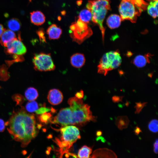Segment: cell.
Returning a JSON list of instances; mask_svg holds the SVG:
<instances>
[{"label":"cell","mask_w":158,"mask_h":158,"mask_svg":"<svg viewBox=\"0 0 158 158\" xmlns=\"http://www.w3.org/2000/svg\"><path fill=\"white\" fill-rule=\"evenodd\" d=\"M14 112L5 123L7 130L13 139L25 147L37 135L35 118L34 114L28 113L23 106Z\"/></svg>","instance_id":"cell-1"},{"label":"cell","mask_w":158,"mask_h":158,"mask_svg":"<svg viewBox=\"0 0 158 158\" xmlns=\"http://www.w3.org/2000/svg\"><path fill=\"white\" fill-rule=\"evenodd\" d=\"M68 102L69 107L61 109L57 115L51 120L54 124L62 126L68 125L83 126L90 121H96L88 104L83 103L82 99L76 97H71Z\"/></svg>","instance_id":"cell-2"},{"label":"cell","mask_w":158,"mask_h":158,"mask_svg":"<svg viewBox=\"0 0 158 158\" xmlns=\"http://www.w3.org/2000/svg\"><path fill=\"white\" fill-rule=\"evenodd\" d=\"M148 5L144 0H121L118 10L122 21L128 20L135 23Z\"/></svg>","instance_id":"cell-3"},{"label":"cell","mask_w":158,"mask_h":158,"mask_svg":"<svg viewBox=\"0 0 158 158\" xmlns=\"http://www.w3.org/2000/svg\"><path fill=\"white\" fill-rule=\"evenodd\" d=\"M86 7L91 13L92 21L98 26L104 41L105 28L103 23L107 11L110 9V0H90Z\"/></svg>","instance_id":"cell-4"},{"label":"cell","mask_w":158,"mask_h":158,"mask_svg":"<svg viewBox=\"0 0 158 158\" xmlns=\"http://www.w3.org/2000/svg\"><path fill=\"white\" fill-rule=\"evenodd\" d=\"M61 136L55 139V142L59 146L61 156L67 153L76 141L80 138L79 130L73 125L63 127L60 130Z\"/></svg>","instance_id":"cell-5"},{"label":"cell","mask_w":158,"mask_h":158,"mask_svg":"<svg viewBox=\"0 0 158 158\" xmlns=\"http://www.w3.org/2000/svg\"><path fill=\"white\" fill-rule=\"evenodd\" d=\"M121 62V58L118 51L108 52L100 59L97 66L98 73L105 75L109 71L118 68Z\"/></svg>","instance_id":"cell-6"},{"label":"cell","mask_w":158,"mask_h":158,"mask_svg":"<svg viewBox=\"0 0 158 158\" xmlns=\"http://www.w3.org/2000/svg\"><path fill=\"white\" fill-rule=\"evenodd\" d=\"M69 33L73 41L80 44L92 35V31L88 24L78 18L70 25Z\"/></svg>","instance_id":"cell-7"},{"label":"cell","mask_w":158,"mask_h":158,"mask_svg":"<svg viewBox=\"0 0 158 158\" xmlns=\"http://www.w3.org/2000/svg\"><path fill=\"white\" fill-rule=\"evenodd\" d=\"M34 69L40 71H53L55 66L50 54L40 53L34 55L32 59Z\"/></svg>","instance_id":"cell-8"},{"label":"cell","mask_w":158,"mask_h":158,"mask_svg":"<svg viewBox=\"0 0 158 158\" xmlns=\"http://www.w3.org/2000/svg\"><path fill=\"white\" fill-rule=\"evenodd\" d=\"M6 47L8 54L15 56H21L27 52V49L20 39L16 38L9 43Z\"/></svg>","instance_id":"cell-9"},{"label":"cell","mask_w":158,"mask_h":158,"mask_svg":"<svg viewBox=\"0 0 158 158\" xmlns=\"http://www.w3.org/2000/svg\"><path fill=\"white\" fill-rule=\"evenodd\" d=\"M47 98L50 104L55 105L60 104L62 102L63 96L62 93L59 90L54 89L49 90Z\"/></svg>","instance_id":"cell-10"},{"label":"cell","mask_w":158,"mask_h":158,"mask_svg":"<svg viewBox=\"0 0 158 158\" xmlns=\"http://www.w3.org/2000/svg\"><path fill=\"white\" fill-rule=\"evenodd\" d=\"M91 158H117V156L112 150L104 148L95 150Z\"/></svg>","instance_id":"cell-11"},{"label":"cell","mask_w":158,"mask_h":158,"mask_svg":"<svg viewBox=\"0 0 158 158\" xmlns=\"http://www.w3.org/2000/svg\"><path fill=\"white\" fill-rule=\"evenodd\" d=\"M85 59L83 54L76 53L73 54L70 58V63L73 67L80 68L85 64Z\"/></svg>","instance_id":"cell-12"},{"label":"cell","mask_w":158,"mask_h":158,"mask_svg":"<svg viewBox=\"0 0 158 158\" xmlns=\"http://www.w3.org/2000/svg\"><path fill=\"white\" fill-rule=\"evenodd\" d=\"M47 33L49 40L58 39L62 33V30L56 24H52L48 28Z\"/></svg>","instance_id":"cell-13"},{"label":"cell","mask_w":158,"mask_h":158,"mask_svg":"<svg viewBox=\"0 0 158 158\" xmlns=\"http://www.w3.org/2000/svg\"><path fill=\"white\" fill-rule=\"evenodd\" d=\"M15 33L10 30H5L0 37V43L6 47L7 45L16 38Z\"/></svg>","instance_id":"cell-14"},{"label":"cell","mask_w":158,"mask_h":158,"mask_svg":"<svg viewBox=\"0 0 158 158\" xmlns=\"http://www.w3.org/2000/svg\"><path fill=\"white\" fill-rule=\"evenodd\" d=\"M30 19L31 22L37 26L43 24L45 21L44 15L42 12L39 11L31 12Z\"/></svg>","instance_id":"cell-15"},{"label":"cell","mask_w":158,"mask_h":158,"mask_svg":"<svg viewBox=\"0 0 158 158\" xmlns=\"http://www.w3.org/2000/svg\"><path fill=\"white\" fill-rule=\"evenodd\" d=\"M151 54H147L144 55H139L136 56L133 61V63L138 67H143L150 61Z\"/></svg>","instance_id":"cell-16"},{"label":"cell","mask_w":158,"mask_h":158,"mask_svg":"<svg viewBox=\"0 0 158 158\" xmlns=\"http://www.w3.org/2000/svg\"><path fill=\"white\" fill-rule=\"evenodd\" d=\"M122 21L120 16L116 14H112L107 18V24L111 29H115L119 27Z\"/></svg>","instance_id":"cell-17"},{"label":"cell","mask_w":158,"mask_h":158,"mask_svg":"<svg viewBox=\"0 0 158 158\" xmlns=\"http://www.w3.org/2000/svg\"><path fill=\"white\" fill-rule=\"evenodd\" d=\"M129 122L128 117L126 116H123L117 117L116 119L115 123L118 128L122 130L127 128Z\"/></svg>","instance_id":"cell-18"},{"label":"cell","mask_w":158,"mask_h":158,"mask_svg":"<svg viewBox=\"0 0 158 158\" xmlns=\"http://www.w3.org/2000/svg\"><path fill=\"white\" fill-rule=\"evenodd\" d=\"M158 0L152 1L147 7L148 13L154 18L158 16Z\"/></svg>","instance_id":"cell-19"},{"label":"cell","mask_w":158,"mask_h":158,"mask_svg":"<svg viewBox=\"0 0 158 158\" xmlns=\"http://www.w3.org/2000/svg\"><path fill=\"white\" fill-rule=\"evenodd\" d=\"M26 98L29 101L35 100L38 96V93L37 90L33 87L27 88L25 93Z\"/></svg>","instance_id":"cell-20"},{"label":"cell","mask_w":158,"mask_h":158,"mask_svg":"<svg viewBox=\"0 0 158 158\" xmlns=\"http://www.w3.org/2000/svg\"><path fill=\"white\" fill-rule=\"evenodd\" d=\"M92 152L91 148L84 145L78 150L77 156L79 158H91L90 155Z\"/></svg>","instance_id":"cell-21"},{"label":"cell","mask_w":158,"mask_h":158,"mask_svg":"<svg viewBox=\"0 0 158 158\" xmlns=\"http://www.w3.org/2000/svg\"><path fill=\"white\" fill-rule=\"evenodd\" d=\"M7 25L10 30L13 32L17 31L20 29L21 24L18 19L13 18L8 21Z\"/></svg>","instance_id":"cell-22"},{"label":"cell","mask_w":158,"mask_h":158,"mask_svg":"<svg viewBox=\"0 0 158 158\" xmlns=\"http://www.w3.org/2000/svg\"><path fill=\"white\" fill-rule=\"evenodd\" d=\"M92 14L90 11L88 9H84L80 12L78 18L88 24L92 19Z\"/></svg>","instance_id":"cell-23"},{"label":"cell","mask_w":158,"mask_h":158,"mask_svg":"<svg viewBox=\"0 0 158 158\" xmlns=\"http://www.w3.org/2000/svg\"><path fill=\"white\" fill-rule=\"evenodd\" d=\"M38 109V104L34 100L28 102L25 106L26 110L29 112H35Z\"/></svg>","instance_id":"cell-24"},{"label":"cell","mask_w":158,"mask_h":158,"mask_svg":"<svg viewBox=\"0 0 158 158\" xmlns=\"http://www.w3.org/2000/svg\"><path fill=\"white\" fill-rule=\"evenodd\" d=\"M158 120L153 119L149 123L148 128L150 130L154 133H157L158 131Z\"/></svg>","instance_id":"cell-25"},{"label":"cell","mask_w":158,"mask_h":158,"mask_svg":"<svg viewBox=\"0 0 158 158\" xmlns=\"http://www.w3.org/2000/svg\"><path fill=\"white\" fill-rule=\"evenodd\" d=\"M51 115L50 113L46 112L41 114L39 117L40 121L42 123H46L50 120Z\"/></svg>","instance_id":"cell-26"},{"label":"cell","mask_w":158,"mask_h":158,"mask_svg":"<svg viewBox=\"0 0 158 158\" xmlns=\"http://www.w3.org/2000/svg\"><path fill=\"white\" fill-rule=\"evenodd\" d=\"M12 98L18 105L20 106L24 101V97L20 94H15L13 96Z\"/></svg>","instance_id":"cell-27"},{"label":"cell","mask_w":158,"mask_h":158,"mask_svg":"<svg viewBox=\"0 0 158 158\" xmlns=\"http://www.w3.org/2000/svg\"><path fill=\"white\" fill-rule=\"evenodd\" d=\"M147 103V102L141 103V102L136 103V105L135 106V108L136 109V110L135 112V114H139L143 108L146 106Z\"/></svg>","instance_id":"cell-28"},{"label":"cell","mask_w":158,"mask_h":158,"mask_svg":"<svg viewBox=\"0 0 158 158\" xmlns=\"http://www.w3.org/2000/svg\"><path fill=\"white\" fill-rule=\"evenodd\" d=\"M37 33L41 42H46V38L44 36V32L43 29H39L37 31Z\"/></svg>","instance_id":"cell-29"},{"label":"cell","mask_w":158,"mask_h":158,"mask_svg":"<svg viewBox=\"0 0 158 158\" xmlns=\"http://www.w3.org/2000/svg\"><path fill=\"white\" fill-rule=\"evenodd\" d=\"M50 110V109L45 107H40L35 112L37 114H41L47 112Z\"/></svg>","instance_id":"cell-30"},{"label":"cell","mask_w":158,"mask_h":158,"mask_svg":"<svg viewBox=\"0 0 158 158\" xmlns=\"http://www.w3.org/2000/svg\"><path fill=\"white\" fill-rule=\"evenodd\" d=\"M123 97V96H114L112 97V100L114 103L122 102Z\"/></svg>","instance_id":"cell-31"},{"label":"cell","mask_w":158,"mask_h":158,"mask_svg":"<svg viewBox=\"0 0 158 158\" xmlns=\"http://www.w3.org/2000/svg\"><path fill=\"white\" fill-rule=\"evenodd\" d=\"M5 126V124L4 121L0 118V132H2L4 131Z\"/></svg>","instance_id":"cell-32"},{"label":"cell","mask_w":158,"mask_h":158,"mask_svg":"<svg viewBox=\"0 0 158 158\" xmlns=\"http://www.w3.org/2000/svg\"><path fill=\"white\" fill-rule=\"evenodd\" d=\"M158 139L156 140L153 144V151L156 154L158 153Z\"/></svg>","instance_id":"cell-33"},{"label":"cell","mask_w":158,"mask_h":158,"mask_svg":"<svg viewBox=\"0 0 158 158\" xmlns=\"http://www.w3.org/2000/svg\"><path fill=\"white\" fill-rule=\"evenodd\" d=\"M83 91L81 90L76 93L75 95V96L78 98L82 99L83 97Z\"/></svg>","instance_id":"cell-34"},{"label":"cell","mask_w":158,"mask_h":158,"mask_svg":"<svg viewBox=\"0 0 158 158\" xmlns=\"http://www.w3.org/2000/svg\"><path fill=\"white\" fill-rule=\"evenodd\" d=\"M134 132L135 134L136 135H138L140 132H142V130H141L140 128L138 126H137L135 128L134 130Z\"/></svg>","instance_id":"cell-35"},{"label":"cell","mask_w":158,"mask_h":158,"mask_svg":"<svg viewBox=\"0 0 158 158\" xmlns=\"http://www.w3.org/2000/svg\"><path fill=\"white\" fill-rule=\"evenodd\" d=\"M5 30V29L4 28L3 25L0 24V37Z\"/></svg>","instance_id":"cell-36"},{"label":"cell","mask_w":158,"mask_h":158,"mask_svg":"<svg viewBox=\"0 0 158 158\" xmlns=\"http://www.w3.org/2000/svg\"><path fill=\"white\" fill-rule=\"evenodd\" d=\"M102 134V132L100 130H98L97 132L96 135L97 136H100Z\"/></svg>","instance_id":"cell-37"},{"label":"cell","mask_w":158,"mask_h":158,"mask_svg":"<svg viewBox=\"0 0 158 158\" xmlns=\"http://www.w3.org/2000/svg\"><path fill=\"white\" fill-rule=\"evenodd\" d=\"M71 154L72 156V158H79L77 156L75 155V154L71 153Z\"/></svg>","instance_id":"cell-38"},{"label":"cell","mask_w":158,"mask_h":158,"mask_svg":"<svg viewBox=\"0 0 158 158\" xmlns=\"http://www.w3.org/2000/svg\"><path fill=\"white\" fill-rule=\"evenodd\" d=\"M148 1H155V0H146Z\"/></svg>","instance_id":"cell-39"}]
</instances>
